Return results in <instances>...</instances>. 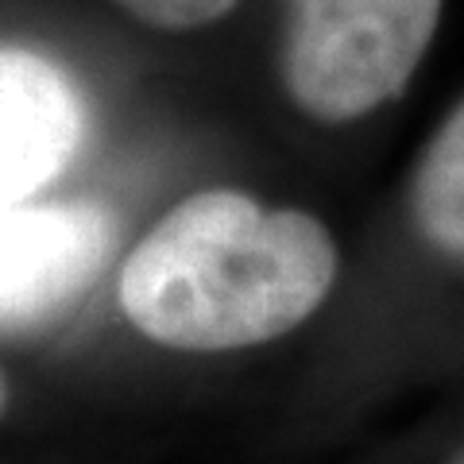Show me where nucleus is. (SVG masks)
Returning a JSON list of instances; mask_svg holds the SVG:
<instances>
[{
    "label": "nucleus",
    "instance_id": "nucleus-6",
    "mask_svg": "<svg viewBox=\"0 0 464 464\" xmlns=\"http://www.w3.org/2000/svg\"><path fill=\"white\" fill-rule=\"evenodd\" d=\"M124 16L155 32H198L221 24L240 0H112Z\"/></svg>",
    "mask_w": 464,
    "mask_h": 464
},
{
    "label": "nucleus",
    "instance_id": "nucleus-1",
    "mask_svg": "<svg viewBox=\"0 0 464 464\" xmlns=\"http://www.w3.org/2000/svg\"><path fill=\"white\" fill-rule=\"evenodd\" d=\"M337 283V244L317 217L267 209L213 186L179 201L128 252L121 310L179 353H232L286 337Z\"/></svg>",
    "mask_w": 464,
    "mask_h": 464
},
{
    "label": "nucleus",
    "instance_id": "nucleus-4",
    "mask_svg": "<svg viewBox=\"0 0 464 464\" xmlns=\"http://www.w3.org/2000/svg\"><path fill=\"white\" fill-rule=\"evenodd\" d=\"M85 136V101L54 58L0 43V209L27 201Z\"/></svg>",
    "mask_w": 464,
    "mask_h": 464
},
{
    "label": "nucleus",
    "instance_id": "nucleus-5",
    "mask_svg": "<svg viewBox=\"0 0 464 464\" xmlns=\"http://www.w3.org/2000/svg\"><path fill=\"white\" fill-rule=\"evenodd\" d=\"M411 217L433 252L464 259V97L418 159Z\"/></svg>",
    "mask_w": 464,
    "mask_h": 464
},
{
    "label": "nucleus",
    "instance_id": "nucleus-7",
    "mask_svg": "<svg viewBox=\"0 0 464 464\" xmlns=\"http://www.w3.org/2000/svg\"><path fill=\"white\" fill-rule=\"evenodd\" d=\"M5 406H8V387H5V375H0V414H5Z\"/></svg>",
    "mask_w": 464,
    "mask_h": 464
},
{
    "label": "nucleus",
    "instance_id": "nucleus-3",
    "mask_svg": "<svg viewBox=\"0 0 464 464\" xmlns=\"http://www.w3.org/2000/svg\"><path fill=\"white\" fill-rule=\"evenodd\" d=\"M112 225L90 201H20L0 209V329L39 325L97 283Z\"/></svg>",
    "mask_w": 464,
    "mask_h": 464
},
{
    "label": "nucleus",
    "instance_id": "nucleus-2",
    "mask_svg": "<svg viewBox=\"0 0 464 464\" xmlns=\"http://www.w3.org/2000/svg\"><path fill=\"white\" fill-rule=\"evenodd\" d=\"M445 0H283L279 82L317 124H353L391 105L438 35Z\"/></svg>",
    "mask_w": 464,
    "mask_h": 464
},
{
    "label": "nucleus",
    "instance_id": "nucleus-8",
    "mask_svg": "<svg viewBox=\"0 0 464 464\" xmlns=\"http://www.w3.org/2000/svg\"><path fill=\"white\" fill-rule=\"evenodd\" d=\"M457 464H464V457H460V460H457Z\"/></svg>",
    "mask_w": 464,
    "mask_h": 464
}]
</instances>
